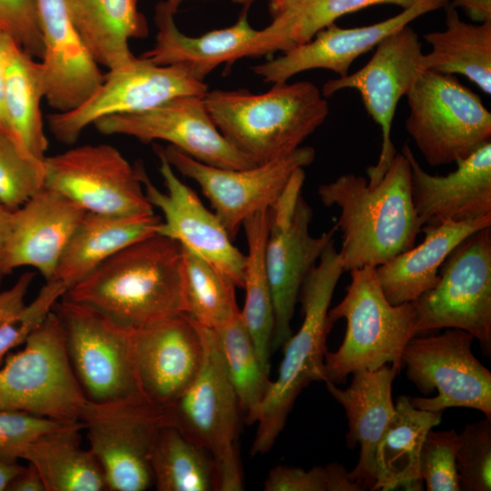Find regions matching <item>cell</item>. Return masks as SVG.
Instances as JSON below:
<instances>
[{
	"label": "cell",
	"mask_w": 491,
	"mask_h": 491,
	"mask_svg": "<svg viewBox=\"0 0 491 491\" xmlns=\"http://www.w3.org/2000/svg\"><path fill=\"white\" fill-rule=\"evenodd\" d=\"M406 96V130L431 166L457 163L491 141V113L454 75L424 70Z\"/></svg>",
	"instance_id": "obj_8"
},
{
	"label": "cell",
	"mask_w": 491,
	"mask_h": 491,
	"mask_svg": "<svg viewBox=\"0 0 491 491\" xmlns=\"http://www.w3.org/2000/svg\"><path fill=\"white\" fill-rule=\"evenodd\" d=\"M24 466L17 462H9L0 459V491L6 489L11 479L19 473Z\"/></svg>",
	"instance_id": "obj_51"
},
{
	"label": "cell",
	"mask_w": 491,
	"mask_h": 491,
	"mask_svg": "<svg viewBox=\"0 0 491 491\" xmlns=\"http://www.w3.org/2000/svg\"><path fill=\"white\" fill-rule=\"evenodd\" d=\"M305 176L304 168L297 169L269 207L266 266L274 309L271 351L283 347L293 335L301 286L337 231L334 225L319 236L310 235L313 209L301 195Z\"/></svg>",
	"instance_id": "obj_9"
},
{
	"label": "cell",
	"mask_w": 491,
	"mask_h": 491,
	"mask_svg": "<svg viewBox=\"0 0 491 491\" xmlns=\"http://www.w3.org/2000/svg\"><path fill=\"white\" fill-rule=\"evenodd\" d=\"M416 0H302L259 30L256 56L286 51L312 39L341 16L376 5L402 8Z\"/></svg>",
	"instance_id": "obj_35"
},
{
	"label": "cell",
	"mask_w": 491,
	"mask_h": 491,
	"mask_svg": "<svg viewBox=\"0 0 491 491\" xmlns=\"http://www.w3.org/2000/svg\"><path fill=\"white\" fill-rule=\"evenodd\" d=\"M71 19L95 62L108 70L130 62L129 42L148 34L137 0H65Z\"/></svg>",
	"instance_id": "obj_29"
},
{
	"label": "cell",
	"mask_w": 491,
	"mask_h": 491,
	"mask_svg": "<svg viewBox=\"0 0 491 491\" xmlns=\"http://www.w3.org/2000/svg\"><path fill=\"white\" fill-rule=\"evenodd\" d=\"M80 420L107 490L145 491L154 486L150 456L159 430L168 423L164 407L145 398L87 400Z\"/></svg>",
	"instance_id": "obj_12"
},
{
	"label": "cell",
	"mask_w": 491,
	"mask_h": 491,
	"mask_svg": "<svg viewBox=\"0 0 491 491\" xmlns=\"http://www.w3.org/2000/svg\"><path fill=\"white\" fill-rule=\"evenodd\" d=\"M203 98L220 133L257 164L300 147L328 115L326 97L308 81L276 84L261 94L215 89Z\"/></svg>",
	"instance_id": "obj_3"
},
{
	"label": "cell",
	"mask_w": 491,
	"mask_h": 491,
	"mask_svg": "<svg viewBox=\"0 0 491 491\" xmlns=\"http://www.w3.org/2000/svg\"><path fill=\"white\" fill-rule=\"evenodd\" d=\"M345 272L334 239L305 278L298 298L304 319L296 334L283 346L278 375L271 380L261 406L250 453H267L285 427L296 399L311 382L324 381L326 338L333 322L328 312L337 282Z\"/></svg>",
	"instance_id": "obj_4"
},
{
	"label": "cell",
	"mask_w": 491,
	"mask_h": 491,
	"mask_svg": "<svg viewBox=\"0 0 491 491\" xmlns=\"http://www.w3.org/2000/svg\"><path fill=\"white\" fill-rule=\"evenodd\" d=\"M213 329L240 410L246 414L248 424L256 423L271 380L258 360L240 311Z\"/></svg>",
	"instance_id": "obj_37"
},
{
	"label": "cell",
	"mask_w": 491,
	"mask_h": 491,
	"mask_svg": "<svg viewBox=\"0 0 491 491\" xmlns=\"http://www.w3.org/2000/svg\"><path fill=\"white\" fill-rule=\"evenodd\" d=\"M458 434L430 429L419 456V473L427 491H460L456 464Z\"/></svg>",
	"instance_id": "obj_41"
},
{
	"label": "cell",
	"mask_w": 491,
	"mask_h": 491,
	"mask_svg": "<svg viewBox=\"0 0 491 491\" xmlns=\"http://www.w3.org/2000/svg\"><path fill=\"white\" fill-rule=\"evenodd\" d=\"M201 95H181L150 109L106 116L95 129L106 135L131 136L141 143H169L204 164L228 169L258 165L235 148L213 122Z\"/></svg>",
	"instance_id": "obj_18"
},
{
	"label": "cell",
	"mask_w": 491,
	"mask_h": 491,
	"mask_svg": "<svg viewBox=\"0 0 491 491\" xmlns=\"http://www.w3.org/2000/svg\"><path fill=\"white\" fill-rule=\"evenodd\" d=\"M253 2L255 0H252ZM269 1V12L273 18L282 15L285 11L292 7L294 5L301 2L302 0H268Z\"/></svg>",
	"instance_id": "obj_52"
},
{
	"label": "cell",
	"mask_w": 491,
	"mask_h": 491,
	"mask_svg": "<svg viewBox=\"0 0 491 491\" xmlns=\"http://www.w3.org/2000/svg\"><path fill=\"white\" fill-rule=\"evenodd\" d=\"M473 340L464 330L446 328L408 341L402 355L407 378L425 396L437 391L433 397H409L414 407L434 412L467 407L491 419V372L472 353Z\"/></svg>",
	"instance_id": "obj_13"
},
{
	"label": "cell",
	"mask_w": 491,
	"mask_h": 491,
	"mask_svg": "<svg viewBox=\"0 0 491 491\" xmlns=\"http://www.w3.org/2000/svg\"><path fill=\"white\" fill-rule=\"evenodd\" d=\"M401 152L410 165L412 201L421 226L491 215V141L446 175L427 173L408 144Z\"/></svg>",
	"instance_id": "obj_22"
},
{
	"label": "cell",
	"mask_w": 491,
	"mask_h": 491,
	"mask_svg": "<svg viewBox=\"0 0 491 491\" xmlns=\"http://www.w3.org/2000/svg\"><path fill=\"white\" fill-rule=\"evenodd\" d=\"M327 207L336 205V224L342 233L339 252L345 271L376 267L414 246L421 225L411 195L410 165L396 154L382 179L374 186L353 173L318 186Z\"/></svg>",
	"instance_id": "obj_2"
},
{
	"label": "cell",
	"mask_w": 491,
	"mask_h": 491,
	"mask_svg": "<svg viewBox=\"0 0 491 491\" xmlns=\"http://www.w3.org/2000/svg\"><path fill=\"white\" fill-rule=\"evenodd\" d=\"M349 272L346 296L328 312L333 323L341 318L346 323L340 346L325 354L324 382L336 385L360 369L391 364L401 370L403 351L416 336L413 304L392 305L382 291L376 267Z\"/></svg>",
	"instance_id": "obj_5"
},
{
	"label": "cell",
	"mask_w": 491,
	"mask_h": 491,
	"mask_svg": "<svg viewBox=\"0 0 491 491\" xmlns=\"http://www.w3.org/2000/svg\"><path fill=\"white\" fill-rule=\"evenodd\" d=\"M416 333L456 328L491 356V226L463 240L446 257L436 284L412 302Z\"/></svg>",
	"instance_id": "obj_10"
},
{
	"label": "cell",
	"mask_w": 491,
	"mask_h": 491,
	"mask_svg": "<svg viewBox=\"0 0 491 491\" xmlns=\"http://www.w3.org/2000/svg\"><path fill=\"white\" fill-rule=\"evenodd\" d=\"M154 151L159 158L165 192L152 183L141 163L136 165L147 200L164 215L157 234L177 241L229 278L236 287L243 288L246 256L232 243L215 214L177 177L162 153L155 147Z\"/></svg>",
	"instance_id": "obj_19"
},
{
	"label": "cell",
	"mask_w": 491,
	"mask_h": 491,
	"mask_svg": "<svg viewBox=\"0 0 491 491\" xmlns=\"http://www.w3.org/2000/svg\"><path fill=\"white\" fill-rule=\"evenodd\" d=\"M242 227L247 242L243 288L246 297L240 314L254 345L258 360L270 374L274 309L266 266V245L269 229V208L247 216Z\"/></svg>",
	"instance_id": "obj_34"
},
{
	"label": "cell",
	"mask_w": 491,
	"mask_h": 491,
	"mask_svg": "<svg viewBox=\"0 0 491 491\" xmlns=\"http://www.w3.org/2000/svg\"><path fill=\"white\" fill-rule=\"evenodd\" d=\"M265 491H362L349 471L338 463L316 466L309 470L277 466L264 482Z\"/></svg>",
	"instance_id": "obj_42"
},
{
	"label": "cell",
	"mask_w": 491,
	"mask_h": 491,
	"mask_svg": "<svg viewBox=\"0 0 491 491\" xmlns=\"http://www.w3.org/2000/svg\"><path fill=\"white\" fill-rule=\"evenodd\" d=\"M450 5L462 8L477 23L491 22V0H453Z\"/></svg>",
	"instance_id": "obj_49"
},
{
	"label": "cell",
	"mask_w": 491,
	"mask_h": 491,
	"mask_svg": "<svg viewBox=\"0 0 491 491\" xmlns=\"http://www.w3.org/2000/svg\"><path fill=\"white\" fill-rule=\"evenodd\" d=\"M163 220L153 214L120 215L85 212L67 243L53 279L68 290L105 260L157 234Z\"/></svg>",
	"instance_id": "obj_28"
},
{
	"label": "cell",
	"mask_w": 491,
	"mask_h": 491,
	"mask_svg": "<svg viewBox=\"0 0 491 491\" xmlns=\"http://www.w3.org/2000/svg\"><path fill=\"white\" fill-rule=\"evenodd\" d=\"M0 25L35 58H42L43 38L35 0H0Z\"/></svg>",
	"instance_id": "obj_45"
},
{
	"label": "cell",
	"mask_w": 491,
	"mask_h": 491,
	"mask_svg": "<svg viewBox=\"0 0 491 491\" xmlns=\"http://www.w3.org/2000/svg\"><path fill=\"white\" fill-rule=\"evenodd\" d=\"M85 210L63 194L44 186L12 211L5 266H31L45 279L55 276L60 257Z\"/></svg>",
	"instance_id": "obj_24"
},
{
	"label": "cell",
	"mask_w": 491,
	"mask_h": 491,
	"mask_svg": "<svg viewBox=\"0 0 491 491\" xmlns=\"http://www.w3.org/2000/svg\"><path fill=\"white\" fill-rule=\"evenodd\" d=\"M43 38L45 99L56 112L83 104L104 75L71 19L65 0H35Z\"/></svg>",
	"instance_id": "obj_23"
},
{
	"label": "cell",
	"mask_w": 491,
	"mask_h": 491,
	"mask_svg": "<svg viewBox=\"0 0 491 491\" xmlns=\"http://www.w3.org/2000/svg\"><path fill=\"white\" fill-rule=\"evenodd\" d=\"M14 38L0 25V131L8 134L5 109V62L10 43Z\"/></svg>",
	"instance_id": "obj_48"
},
{
	"label": "cell",
	"mask_w": 491,
	"mask_h": 491,
	"mask_svg": "<svg viewBox=\"0 0 491 491\" xmlns=\"http://www.w3.org/2000/svg\"><path fill=\"white\" fill-rule=\"evenodd\" d=\"M450 0H416L399 14L376 24L344 28L336 24L320 30L309 41L252 68L265 82H287L295 75L312 69L330 70L345 76L353 62L376 47L384 38L408 25L417 17L446 6Z\"/></svg>",
	"instance_id": "obj_20"
},
{
	"label": "cell",
	"mask_w": 491,
	"mask_h": 491,
	"mask_svg": "<svg viewBox=\"0 0 491 491\" xmlns=\"http://www.w3.org/2000/svg\"><path fill=\"white\" fill-rule=\"evenodd\" d=\"M81 420L62 422L38 436L22 459L39 472L45 491H103L106 482L97 458L81 446Z\"/></svg>",
	"instance_id": "obj_30"
},
{
	"label": "cell",
	"mask_w": 491,
	"mask_h": 491,
	"mask_svg": "<svg viewBox=\"0 0 491 491\" xmlns=\"http://www.w3.org/2000/svg\"><path fill=\"white\" fill-rule=\"evenodd\" d=\"M45 186L86 212L136 215L153 214L136 164L113 145H85L45 156Z\"/></svg>",
	"instance_id": "obj_16"
},
{
	"label": "cell",
	"mask_w": 491,
	"mask_h": 491,
	"mask_svg": "<svg viewBox=\"0 0 491 491\" xmlns=\"http://www.w3.org/2000/svg\"><path fill=\"white\" fill-rule=\"evenodd\" d=\"M456 464L460 490H491V419L468 423L458 434Z\"/></svg>",
	"instance_id": "obj_40"
},
{
	"label": "cell",
	"mask_w": 491,
	"mask_h": 491,
	"mask_svg": "<svg viewBox=\"0 0 491 491\" xmlns=\"http://www.w3.org/2000/svg\"><path fill=\"white\" fill-rule=\"evenodd\" d=\"M62 422L23 411L0 410V459L17 462L41 434Z\"/></svg>",
	"instance_id": "obj_44"
},
{
	"label": "cell",
	"mask_w": 491,
	"mask_h": 491,
	"mask_svg": "<svg viewBox=\"0 0 491 491\" xmlns=\"http://www.w3.org/2000/svg\"><path fill=\"white\" fill-rule=\"evenodd\" d=\"M63 297L138 331L185 313L183 248L155 234L118 251Z\"/></svg>",
	"instance_id": "obj_1"
},
{
	"label": "cell",
	"mask_w": 491,
	"mask_h": 491,
	"mask_svg": "<svg viewBox=\"0 0 491 491\" xmlns=\"http://www.w3.org/2000/svg\"><path fill=\"white\" fill-rule=\"evenodd\" d=\"M45 98L41 62L13 39L5 62V109L8 134L32 156L44 160L48 141L41 101Z\"/></svg>",
	"instance_id": "obj_33"
},
{
	"label": "cell",
	"mask_w": 491,
	"mask_h": 491,
	"mask_svg": "<svg viewBox=\"0 0 491 491\" xmlns=\"http://www.w3.org/2000/svg\"><path fill=\"white\" fill-rule=\"evenodd\" d=\"M53 310L63 326L73 372L88 401L144 398L135 365V331L63 296Z\"/></svg>",
	"instance_id": "obj_11"
},
{
	"label": "cell",
	"mask_w": 491,
	"mask_h": 491,
	"mask_svg": "<svg viewBox=\"0 0 491 491\" xmlns=\"http://www.w3.org/2000/svg\"><path fill=\"white\" fill-rule=\"evenodd\" d=\"M44 160L32 156L9 134L0 131L1 205L14 211L45 186Z\"/></svg>",
	"instance_id": "obj_39"
},
{
	"label": "cell",
	"mask_w": 491,
	"mask_h": 491,
	"mask_svg": "<svg viewBox=\"0 0 491 491\" xmlns=\"http://www.w3.org/2000/svg\"><path fill=\"white\" fill-rule=\"evenodd\" d=\"M0 368V410L60 422L80 420L87 401L73 372L64 330L54 310Z\"/></svg>",
	"instance_id": "obj_7"
},
{
	"label": "cell",
	"mask_w": 491,
	"mask_h": 491,
	"mask_svg": "<svg viewBox=\"0 0 491 491\" xmlns=\"http://www.w3.org/2000/svg\"><path fill=\"white\" fill-rule=\"evenodd\" d=\"M150 466L158 491L217 490L215 466L209 454L169 423L158 432Z\"/></svg>",
	"instance_id": "obj_36"
},
{
	"label": "cell",
	"mask_w": 491,
	"mask_h": 491,
	"mask_svg": "<svg viewBox=\"0 0 491 491\" xmlns=\"http://www.w3.org/2000/svg\"><path fill=\"white\" fill-rule=\"evenodd\" d=\"M409 397H397L394 416L377 446L373 490H423L420 451L427 432L439 425L442 412L414 407Z\"/></svg>",
	"instance_id": "obj_31"
},
{
	"label": "cell",
	"mask_w": 491,
	"mask_h": 491,
	"mask_svg": "<svg viewBox=\"0 0 491 491\" xmlns=\"http://www.w3.org/2000/svg\"><path fill=\"white\" fill-rule=\"evenodd\" d=\"M399 371L393 365L355 371L346 389L325 382L328 392L346 411L347 446H360L358 461L349 476L362 490H373L376 482V448L395 413L392 383Z\"/></svg>",
	"instance_id": "obj_25"
},
{
	"label": "cell",
	"mask_w": 491,
	"mask_h": 491,
	"mask_svg": "<svg viewBox=\"0 0 491 491\" xmlns=\"http://www.w3.org/2000/svg\"><path fill=\"white\" fill-rule=\"evenodd\" d=\"M491 226V215L466 221L423 225L424 240L376 267L386 298L392 305L412 303L431 289L450 253L467 236Z\"/></svg>",
	"instance_id": "obj_27"
},
{
	"label": "cell",
	"mask_w": 491,
	"mask_h": 491,
	"mask_svg": "<svg viewBox=\"0 0 491 491\" xmlns=\"http://www.w3.org/2000/svg\"><path fill=\"white\" fill-rule=\"evenodd\" d=\"M247 9L230 26L189 36L178 29L175 14L160 2L155 9V43L140 56L159 65H183L195 78L204 81L224 63L231 65L237 59L255 56L259 30L251 26Z\"/></svg>",
	"instance_id": "obj_26"
},
{
	"label": "cell",
	"mask_w": 491,
	"mask_h": 491,
	"mask_svg": "<svg viewBox=\"0 0 491 491\" xmlns=\"http://www.w3.org/2000/svg\"><path fill=\"white\" fill-rule=\"evenodd\" d=\"M204 81L180 65H159L141 56L108 70L97 89L79 106L48 116L49 129L61 143L73 145L97 120L155 107L181 95L204 96Z\"/></svg>",
	"instance_id": "obj_14"
},
{
	"label": "cell",
	"mask_w": 491,
	"mask_h": 491,
	"mask_svg": "<svg viewBox=\"0 0 491 491\" xmlns=\"http://www.w3.org/2000/svg\"><path fill=\"white\" fill-rule=\"evenodd\" d=\"M66 290L58 280L46 281L31 303L25 305L0 326V365L11 349L24 344L44 323Z\"/></svg>",
	"instance_id": "obj_43"
},
{
	"label": "cell",
	"mask_w": 491,
	"mask_h": 491,
	"mask_svg": "<svg viewBox=\"0 0 491 491\" xmlns=\"http://www.w3.org/2000/svg\"><path fill=\"white\" fill-rule=\"evenodd\" d=\"M173 168L195 181L210 201L214 213L234 239L244 220L269 208L281 195L292 175L311 165L316 152L300 146L284 156L244 169H228L199 162L173 145L154 144Z\"/></svg>",
	"instance_id": "obj_15"
},
{
	"label": "cell",
	"mask_w": 491,
	"mask_h": 491,
	"mask_svg": "<svg viewBox=\"0 0 491 491\" xmlns=\"http://www.w3.org/2000/svg\"><path fill=\"white\" fill-rule=\"evenodd\" d=\"M203 355L197 326L185 313L135 331V365L144 398L169 406L197 376Z\"/></svg>",
	"instance_id": "obj_21"
},
{
	"label": "cell",
	"mask_w": 491,
	"mask_h": 491,
	"mask_svg": "<svg viewBox=\"0 0 491 491\" xmlns=\"http://www.w3.org/2000/svg\"><path fill=\"white\" fill-rule=\"evenodd\" d=\"M185 0H165L166 6L175 14L181 5V4ZM203 1H215V0H203Z\"/></svg>",
	"instance_id": "obj_53"
},
{
	"label": "cell",
	"mask_w": 491,
	"mask_h": 491,
	"mask_svg": "<svg viewBox=\"0 0 491 491\" xmlns=\"http://www.w3.org/2000/svg\"><path fill=\"white\" fill-rule=\"evenodd\" d=\"M182 248L185 314L205 327L225 324L240 311L236 286L203 258Z\"/></svg>",
	"instance_id": "obj_38"
},
{
	"label": "cell",
	"mask_w": 491,
	"mask_h": 491,
	"mask_svg": "<svg viewBox=\"0 0 491 491\" xmlns=\"http://www.w3.org/2000/svg\"><path fill=\"white\" fill-rule=\"evenodd\" d=\"M12 211L0 204V286L9 275L5 266L6 247L9 237Z\"/></svg>",
	"instance_id": "obj_50"
},
{
	"label": "cell",
	"mask_w": 491,
	"mask_h": 491,
	"mask_svg": "<svg viewBox=\"0 0 491 491\" xmlns=\"http://www.w3.org/2000/svg\"><path fill=\"white\" fill-rule=\"evenodd\" d=\"M235 4H239L245 6V8H248L249 5L253 3L252 0H231Z\"/></svg>",
	"instance_id": "obj_54"
},
{
	"label": "cell",
	"mask_w": 491,
	"mask_h": 491,
	"mask_svg": "<svg viewBox=\"0 0 491 491\" xmlns=\"http://www.w3.org/2000/svg\"><path fill=\"white\" fill-rule=\"evenodd\" d=\"M34 277V273L25 272L10 288L0 292V326L25 305V297Z\"/></svg>",
	"instance_id": "obj_46"
},
{
	"label": "cell",
	"mask_w": 491,
	"mask_h": 491,
	"mask_svg": "<svg viewBox=\"0 0 491 491\" xmlns=\"http://www.w3.org/2000/svg\"><path fill=\"white\" fill-rule=\"evenodd\" d=\"M195 323L204 349L200 371L188 388L164 408L168 423L211 456L217 491H240L244 489L238 448L241 410L215 330Z\"/></svg>",
	"instance_id": "obj_6"
},
{
	"label": "cell",
	"mask_w": 491,
	"mask_h": 491,
	"mask_svg": "<svg viewBox=\"0 0 491 491\" xmlns=\"http://www.w3.org/2000/svg\"><path fill=\"white\" fill-rule=\"evenodd\" d=\"M431 51L423 67L444 75H462L485 94H491V22L469 24L456 8L446 9V29L424 35Z\"/></svg>",
	"instance_id": "obj_32"
},
{
	"label": "cell",
	"mask_w": 491,
	"mask_h": 491,
	"mask_svg": "<svg viewBox=\"0 0 491 491\" xmlns=\"http://www.w3.org/2000/svg\"><path fill=\"white\" fill-rule=\"evenodd\" d=\"M7 491H45L42 477L35 466L29 463L9 482Z\"/></svg>",
	"instance_id": "obj_47"
},
{
	"label": "cell",
	"mask_w": 491,
	"mask_h": 491,
	"mask_svg": "<svg viewBox=\"0 0 491 491\" xmlns=\"http://www.w3.org/2000/svg\"><path fill=\"white\" fill-rule=\"evenodd\" d=\"M376 47V52L363 67L328 80L321 91L327 97L343 89H356L367 113L381 128L378 161L366 170L369 186L382 179L396 155L391 139L396 109L399 100L407 95L425 70L421 44L416 33L408 25L389 35Z\"/></svg>",
	"instance_id": "obj_17"
}]
</instances>
